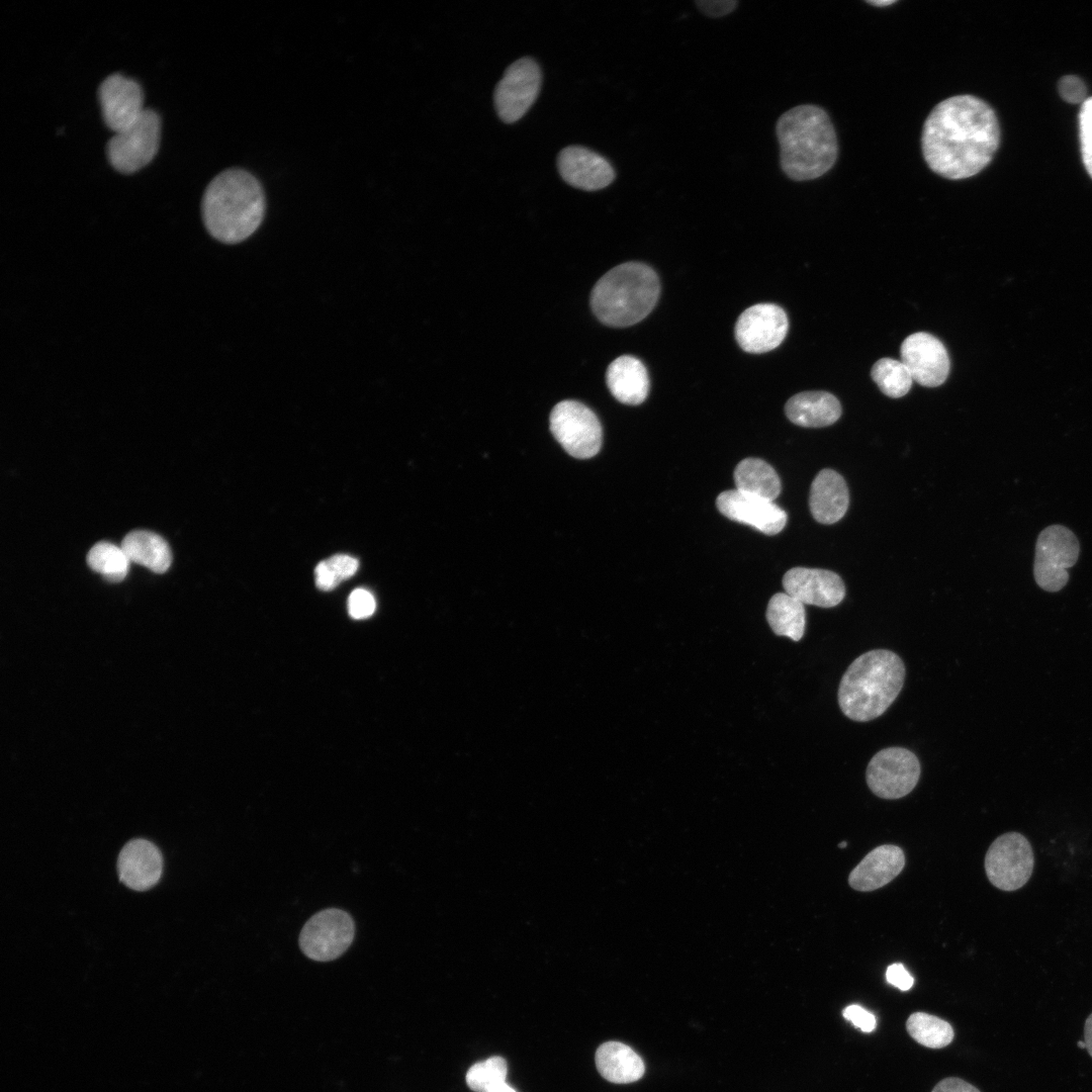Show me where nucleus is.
Returning a JSON list of instances; mask_svg holds the SVG:
<instances>
[{"label": "nucleus", "instance_id": "f257e3e1", "mask_svg": "<svg viewBox=\"0 0 1092 1092\" xmlns=\"http://www.w3.org/2000/svg\"><path fill=\"white\" fill-rule=\"evenodd\" d=\"M1000 143V127L992 107L973 95L951 96L930 111L922 128L921 149L937 175L960 180L981 172Z\"/></svg>", "mask_w": 1092, "mask_h": 1092}, {"label": "nucleus", "instance_id": "f03ea898", "mask_svg": "<svg viewBox=\"0 0 1092 1092\" xmlns=\"http://www.w3.org/2000/svg\"><path fill=\"white\" fill-rule=\"evenodd\" d=\"M783 172L794 181L821 177L835 164L838 144L827 112L814 104L795 106L776 124Z\"/></svg>", "mask_w": 1092, "mask_h": 1092}, {"label": "nucleus", "instance_id": "7ed1b4c3", "mask_svg": "<svg viewBox=\"0 0 1092 1092\" xmlns=\"http://www.w3.org/2000/svg\"><path fill=\"white\" fill-rule=\"evenodd\" d=\"M265 195L260 182L246 170L232 168L215 176L202 198V217L217 241L236 244L248 239L265 214Z\"/></svg>", "mask_w": 1092, "mask_h": 1092}, {"label": "nucleus", "instance_id": "20e7f679", "mask_svg": "<svg viewBox=\"0 0 1092 1092\" xmlns=\"http://www.w3.org/2000/svg\"><path fill=\"white\" fill-rule=\"evenodd\" d=\"M904 679L905 666L899 655L887 649L870 650L855 658L841 677L839 708L850 720H874L896 700Z\"/></svg>", "mask_w": 1092, "mask_h": 1092}, {"label": "nucleus", "instance_id": "39448f33", "mask_svg": "<svg viewBox=\"0 0 1092 1092\" xmlns=\"http://www.w3.org/2000/svg\"><path fill=\"white\" fill-rule=\"evenodd\" d=\"M659 294V278L651 267L640 262H626L599 279L592 290L590 306L602 324L624 328L645 318L654 308Z\"/></svg>", "mask_w": 1092, "mask_h": 1092}, {"label": "nucleus", "instance_id": "423d86ee", "mask_svg": "<svg viewBox=\"0 0 1092 1092\" xmlns=\"http://www.w3.org/2000/svg\"><path fill=\"white\" fill-rule=\"evenodd\" d=\"M550 430L564 450L575 458H590L601 449V423L589 407L577 400H562L553 407Z\"/></svg>", "mask_w": 1092, "mask_h": 1092}, {"label": "nucleus", "instance_id": "0eeeda50", "mask_svg": "<svg viewBox=\"0 0 1092 1092\" xmlns=\"http://www.w3.org/2000/svg\"><path fill=\"white\" fill-rule=\"evenodd\" d=\"M161 138V118L150 108L130 126L107 142L106 156L118 172L131 174L148 165L157 154Z\"/></svg>", "mask_w": 1092, "mask_h": 1092}, {"label": "nucleus", "instance_id": "6e6552de", "mask_svg": "<svg viewBox=\"0 0 1092 1092\" xmlns=\"http://www.w3.org/2000/svg\"><path fill=\"white\" fill-rule=\"evenodd\" d=\"M1080 546L1075 534L1062 525L1043 529L1036 540L1033 564L1035 582L1046 592H1058L1068 582V569L1078 560Z\"/></svg>", "mask_w": 1092, "mask_h": 1092}, {"label": "nucleus", "instance_id": "1a4fd4ad", "mask_svg": "<svg viewBox=\"0 0 1092 1092\" xmlns=\"http://www.w3.org/2000/svg\"><path fill=\"white\" fill-rule=\"evenodd\" d=\"M1034 866L1030 842L1018 832L997 837L985 856V871L992 885L1003 891H1015L1029 880Z\"/></svg>", "mask_w": 1092, "mask_h": 1092}, {"label": "nucleus", "instance_id": "9d476101", "mask_svg": "<svg viewBox=\"0 0 1092 1092\" xmlns=\"http://www.w3.org/2000/svg\"><path fill=\"white\" fill-rule=\"evenodd\" d=\"M355 936L354 920L349 913L328 908L312 915L301 929V951L316 962H329L342 956Z\"/></svg>", "mask_w": 1092, "mask_h": 1092}, {"label": "nucleus", "instance_id": "9b49d317", "mask_svg": "<svg viewBox=\"0 0 1092 1092\" xmlns=\"http://www.w3.org/2000/svg\"><path fill=\"white\" fill-rule=\"evenodd\" d=\"M921 774L917 756L903 747H888L870 760L866 778L870 790L883 799H899L917 785Z\"/></svg>", "mask_w": 1092, "mask_h": 1092}, {"label": "nucleus", "instance_id": "f8f14e48", "mask_svg": "<svg viewBox=\"0 0 1092 1092\" xmlns=\"http://www.w3.org/2000/svg\"><path fill=\"white\" fill-rule=\"evenodd\" d=\"M541 80L538 64L528 57L506 69L493 94L495 110L504 122L518 121L529 110L539 94Z\"/></svg>", "mask_w": 1092, "mask_h": 1092}, {"label": "nucleus", "instance_id": "ddd939ff", "mask_svg": "<svg viewBox=\"0 0 1092 1092\" xmlns=\"http://www.w3.org/2000/svg\"><path fill=\"white\" fill-rule=\"evenodd\" d=\"M788 329V316L781 306L757 303L739 315L735 325V339L743 351L760 354L779 347Z\"/></svg>", "mask_w": 1092, "mask_h": 1092}, {"label": "nucleus", "instance_id": "4468645a", "mask_svg": "<svg viewBox=\"0 0 1092 1092\" xmlns=\"http://www.w3.org/2000/svg\"><path fill=\"white\" fill-rule=\"evenodd\" d=\"M901 361L914 381L926 387L941 385L949 372V358L944 345L934 336L918 332L908 336L900 348Z\"/></svg>", "mask_w": 1092, "mask_h": 1092}, {"label": "nucleus", "instance_id": "2eb2a0df", "mask_svg": "<svg viewBox=\"0 0 1092 1092\" xmlns=\"http://www.w3.org/2000/svg\"><path fill=\"white\" fill-rule=\"evenodd\" d=\"M103 120L114 132L133 124L144 113V92L133 79L115 73L106 77L98 88Z\"/></svg>", "mask_w": 1092, "mask_h": 1092}, {"label": "nucleus", "instance_id": "dca6fc26", "mask_svg": "<svg viewBox=\"0 0 1092 1092\" xmlns=\"http://www.w3.org/2000/svg\"><path fill=\"white\" fill-rule=\"evenodd\" d=\"M716 507L729 520L749 525L765 535L780 533L787 524V513L774 502L737 489L719 493Z\"/></svg>", "mask_w": 1092, "mask_h": 1092}, {"label": "nucleus", "instance_id": "f3484780", "mask_svg": "<svg viewBox=\"0 0 1092 1092\" xmlns=\"http://www.w3.org/2000/svg\"><path fill=\"white\" fill-rule=\"evenodd\" d=\"M783 587L804 605L820 608L835 607L845 597L841 577L827 569L793 567L785 573Z\"/></svg>", "mask_w": 1092, "mask_h": 1092}, {"label": "nucleus", "instance_id": "a211bd4d", "mask_svg": "<svg viewBox=\"0 0 1092 1092\" xmlns=\"http://www.w3.org/2000/svg\"><path fill=\"white\" fill-rule=\"evenodd\" d=\"M559 174L569 185L597 191L609 186L616 173L612 164L602 155L579 146L562 149L557 158Z\"/></svg>", "mask_w": 1092, "mask_h": 1092}, {"label": "nucleus", "instance_id": "6ab92c4d", "mask_svg": "<svg viewBox=\"0 0 1092 1092\" xmlns=\"http://www.w3.org/2000/svg\"><path fill=\"white\" fill-rule=\"evenodd\" d=\"M163 858L159 848L149 840L138 838L124 844L117 858L119 880L128 888L145 891L161 879Z\"/></svg>", "mask_w": 1092, "mask_h": 1092}, {"label": "nucleus", "instance_id": "aec40b11", "mask_svg": "<svg viewBox=\"0 0 1092 1092\" xmlns=\"http://www.w3.org/2000/svg\"><path fill=\"white\" fill-rule=\"evenodd\" d=\"M905 866L903 850L891 844L870 851L851 871L848 883L861 892L877 890L895 879Z\"/></svg>", "mask_w": 1092, "mask_h": 1092}, {"label": "nucleus", "instance_id": "412c9836", "mask_svg": "<svg viewBox=\"0 0 1092 1092\" xmlns=\"http://www.w3.org/2000/svg\"><path fill=\"white\" fill-rule=\"evenodd\" d=\"M848 505L849 492L844 478L835 470L822 469L810 488L809 507L813 518L820 524H834L843 518Z\"/></svg>", "mask_w": 1092, "mask_h": 1092}, {"label": "nucleus", "instance_id": "4be33fe9", "mask_svg": "<svg viewBox=\"0 0 1092 1092\" xmlns=\"http://www.w3.org/2000/svg\"><path fill=\"white\" fill-rule=\"evenodd\" d=\"M606 382L612 395L624 404H640L649 392L647 369L631 355L619 356L611 362L606 372Z\"/></svg>", "mask_w": 1092, "mask_h": 1092}, {"label": "nucleus", "instance_id": "5701e85b", "mask_svg": "<svg viewBox=\"0 0 1092 1092\" xmlns=\"http://www.w3.org/2000/svg\"><path fill=\"white\" fill-rule=\"evenodd\" d=\"M787 418L805 428H821L834 424L841 416L839 400L827 391H804L789 398L785 405Z\"/></svg>", "mask_w": 1092, "mask_h": 1092}, {"label": "nucleus", "instance_id": "b1692460", "mask_svg": "<svg viewBox=\"0 0 1092 1092\" xmlns=\"http://www.w3.org/2000/svg\"><path fill=\"white\" fill-rule=\"evenodd\" d=\"M596 1066L605 1079L617 1084L635 1082L645 1072L644 1063L636 1052L619 1041H608L599 1046Z\"/></svg>", "mask_w": 1092, "mask_h": 1092}, {"label": "nucleus", "instance_id": "393cba45", "mask_svg": "<svg viewBox=\"0 0 1092 1092\" xmlns=\"http://www.w3.org/2000/svg\"><path fill=\"white\" fill-rule=\"evenodd\" d=\"M128 559L156 573H164L172 562L171 549L160 535L135 530L129 532L121 542Z\"/></svg>", "mask_w": 1092, "mask_h": 1092}, {"label": "nucleus", "instance_id": "a878e982", "mask_svg": "<svg viewBox=\"0 0 1092 1092\" xmlns=\"http://www.w3.org/2000/svg\"><path fill=\"white\" fill-rule=\"evenodd\" d=\"M737 490L774 502L782 490L781 479L771 465L762 459L749 457L734 469Z\"/></svg>", "mask_w": 1092, "mask_h": 1092}, {"label": "nucleus", "instance_id": "bb28decb", "mask_svg": "<svg viewBox=\"0 0 1092 1092\" xmlns=\"http://www.w3.org/2000/svg\"><path fill=\"white\" fill-rule=\"evenodd\" d=\"M765 617L774 633L793 641L802 639L806 627L805 606L787 593H777L768 601Z\"/></svg>", "mask_w": 1092, "mask_h": 1092}, {"label": "nucleus", "instance_id": "cd10ccee", "mask_svg": "<svg viewBox=\"0 0 1092 1092\" xmlns=\"http://www.w3.org/2000/svg\"><path fill=\"white\" fill-rule=\"evenodd\" d=\"M906 1029L914 1040L930 1049L948 1045L954 1035L948 1022L925 1012L911 1014L906 1021Z\"/></svg>", "mask_w": 1092, "mask_h": 1092}, {"label": "nucleus", "instance_id": "c85d7f7f", "mask_svg": "<svg viewBox=\"0 0 1092 1092\" xmlns=\"http://www.w3.org/2000/svg\"><path fill=\"white\" fill-rule=\"evenodd\" d=\"M129 562L121 546L105 541L96 543L87 555L89 567L111 582L121 581L126 576Z\"/></svg>", "mask_w": 1092, "mask_h": 1092}, {"label": "nucleus", "instance_id": "c756f323", "mask_svg": "<svg viewBox=\"0 0 1092 1092\" xmlns=\"http://www.w3.org/2000/svg\"><path fill=\"white\" fill-rule=\"evenodd\" d=\"M871 375L880 390L887 396H904L911 388L913 378L902 361L882 358L872 367Z\"/></svg>", "mask_w": 1092, "mask_h": 1092}, {"label": "nucleus", "instance_id": "7c9ffc66", "mask_svg": "<svg viewBox=\"0 0 1092 1092\" xmlns=\"http://www.w3.org/2000/svg\"><path fill=\"white\" fill-rule=\"evenodd\" d=\"M508 1065L502 1057L474 1064L466 1074L467 1086L475 1092H491L506 1082Z\"/></svg>", "mask_w": 1092, "mask_h": 1092}, {"label": "nucleus", "instance_id": "2f4dec72", "mask_svg": "<svg viewBox=\"0 0 1092 1092\" xmlns=\"http://www.w3.org/2000/svg\"><path fill=\"white\" fill-rule=\"evenodd\" d=\"M358 560L346 554L334 555L321 561L314 569L316 586L322 590H332L345 579L353 576L358 569Z\"/></svg>", "mask_w": 1092, "mask_h": 1092}, {"label": "nucleus", "instance_id": "473e14b6", "mask_svg": "<svg viewBox=\"0 0 1092 1092\" xmlns=\"http://www.w3.org/2000/svg\"><path fill=\"white\" fill-rule=\"evenodd\" d=\"M1079 126L1083 162L1092 177V97L1087 98L1082 104Z\"/></svg>", "mask_w": 1092, "mask_h": 1092}, {"label": "nucleus", "instance_id": "72a5a7b5", "mask_svg": "<svg viewBox=\"0 0 1092 1092\" xmlns=\"http://www.w3.org/2000/svg\"><path fill=\"white\" fill-rule=\"evenodd\" d=\"M375 600L366 589H354L348 599V611L352 618L361 620L370 617L375 611Z\"/></svg>", "mask_w": 1092, "mask_h": 1092}, {"label": "nucleus", "instance_id": "f704fd0d", "mask_svg": "<svg viewBox=\"0 0 1092 1092\" xmlns=\"http://www.w3.org/2000/svg\"><path fill=\"white\" fill-rule=\"evenodd\" d=\"M1059 92L1064 100L1072 104H1083L1087 99L1086 86L1077 76L1063 77L1059 83Z\"/></svg>", "mask_w": 1092, "mask_h": 1092}, {"label": "nucleus", "instance_id": "c9c22d12", "mask_svg": "<svg viewBox=\"0 0 1092 1092\" xmlns=\"http://www.w3.org/2000/svg\"><path fill=\"white\" fill-rule=\"evenodd\" d=\"M844 1018L851 1021L854 1026L863 1032H871L876 1028V1017L859 1005L847 1006L842 1012Z\"/></svg>", "mask_w": 1092, "mask_h": 1092}, {"label": "nucleus", "instance_id": "e433bc0d", "mask_svg": "<svg viewBox=\"0 0 1092 1092\" xmlns=\"http://www.w3.org/2000/svg\"><path fill=\"white\" fill-rule=\"evenodd\" d=\"M701 12L709 17H721L731 13L738 5L735 0H702L695 2Z\"/></svg>", "mask_w": 1092, "mask_h": 1092}, {"label": "nucleus", "instance_id": "4c0bfd02", "mask_svg": "<svg viewBox=\"0 0 1092 1092\" xmlns=\"http://www.w3.org/2000/svg\"><path fill=\"white\" fill-rule=\"evenodd\" d=\"M886 979L889 984L893 985L901 991L909 990L914 984V978L900 963H895L888 967L886 971Z\"/></svg>", "mask_w": 1092, "mask_h": 1092}, {"label": "nucleus", "instance_id": "58836bf2", "mask_svg": "<svg viewBox=\"0 0 1092 1092\" xmlns=\"http://www.w3.org/2000/svg\"><path fill=\"white\" fill-rule=\"evenodd\" d=\"M932 1092H981L974 1085L954 1077H949L938 1082Z\"/></svg>", "mask_w": 1092, "mask_h": 1092}, {"label": "nucleus", "instance_id": "ea45409f", "mask_svg": "<svg viewBox=\"0 0 1092 1092\" xmlns=\"http://www.w3.org/2000/svg\"><path fill=\"white\" fill-rule=\"evenodd\" d=\"M1084 1041L1086 1050L1092 1058V1013L1087 1017L1084 1025Z\"/></svg>", "mask_w": 1092, "mask_h": 1092}, {"label": "nucleus", "instance_id": "a19ab883", "mask_svg": "<svg viewBox=\"0 0 1092 1092\" xmlns=\"http://www.w3.org/2000/svg\"><path fill=\"white\" fill-rule=\"evenodd\" d=\"M491 1092H517V1091L514 1088H512L507 1082H505L502 1085H499L498 1087H496L495 1089H493Z\"/></svg>", "mask_w": 1092, "mask_h": 1092}, {"label": "nucleus", "instance_id": "79ce46f5", "mask_svg": "<svg viewBox=\"0 0 1092 1092\" xmlns=\"http://www.w3.org/2000/svg\"><path fill=\"white\" fill-rule=\"evenodd\" d=\"M868 3L876 6H887L895 3V1H868Z\"/></svg>", "mask_w": 1092, "mask_h": 1092}, {"label": "nucleus", "instance_id": "37998d69", "mask_svg": "<svg viewBox=\"0 0 1092 1092\" xmlns=\"http://www.w3.org/2000/svg\"><path fill=\"white\" fill-rule=\"evenodd\" d=\"M1077 1045H1078V1046H1079L1080 1049H1086V1044H1085V1041H1083V1040H1079V1041L1077 1042Z\"/></svg>", "mask_w": 1092, "mask_h": 1092}, {"label": "nucleus", "instance_id": "c03bdc74", "mask_svg": "<svg viewBox=\"0 0 1092 1092\" xmlns=\"http://www.w3.org/2000/svg\"><path fill=\"white\" fill-rule=\"evenodd\" d=\"M838 846H839V847H845V846H846V842H845V841H843V842L839 843V844H838Z\"/></svg>", "mask_w": 1092, "mask_h": 1092}]
</instances>
